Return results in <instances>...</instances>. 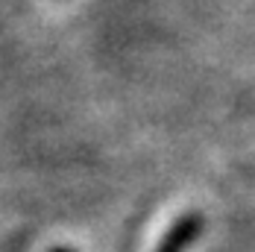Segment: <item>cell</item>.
<instances>
[{
	"label": "cell",
	"mask_w": 255,
	"mask_h": 252,
	"mask_svg": "<svg viewBox=\"0 0 255 252\" xmlns=\"http://www.w3.org/2000/svg\"><path fill=\"white\" fill-rule=\"evenodd\" d=\"M203 229H205L203 214L188 211V214H182V217H176L170 223V229L164 232V238L158 241L155 252H188L194 247V241L203 235Z\"/></svg>",
	"instance_id": "obj_1"
},
{
	"label": "cell",
	"mask_w": 255,
	"mask_h": 252,
	"mask_svg": "<svg viewBox=\"0 0 255 252\" xmlns=\"http://www.w3.org/2000/svg\"><path fill=\"white\" fill-rule=\"evenodd\" d=\"M53 252H71V250H53Z\"/></svg>",
	"instance_id": "obj_2"
}]
</instances>
